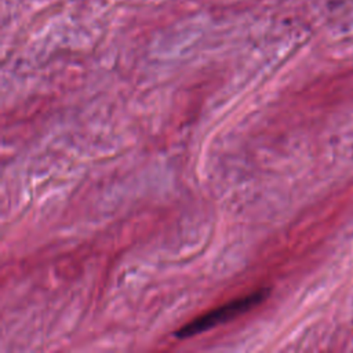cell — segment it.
<instances>
[{"mask_svg": "<svg viewBox=\"0 0 353 353\" xmlns=\"http://www.w3.org/2000/svg\"><path fill=\"white\" fill-rule=\"evenodd\" d=\"M268 294H269L268 288H261L256 291H251L243 296L228 301V302L222 303L221 306H216V307L192 319L189 323H186L185 325H182L181 328L176 330L175 336L178 339L192 338V336L203 334L207 330H211L219 324L230 321L234 317H239L243 313L254 309L256 305H259L268 296Z\"/></svg>", "mask_w": 353, "mask_h": 353, "instance_id": "cell-1", "label": "cell"}]
</instances>
